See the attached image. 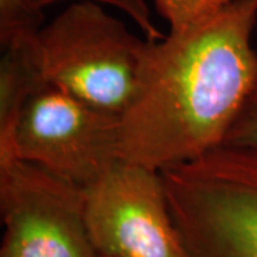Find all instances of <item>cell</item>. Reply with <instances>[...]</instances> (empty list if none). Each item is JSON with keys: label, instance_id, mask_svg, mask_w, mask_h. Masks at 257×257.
<instances>
[{"label": "cell", "instance_id": "4fadbf2b", "mask_svg": "<svg viewBox=\"0 0 257 257\" xmlns=\"http://www.w3.org/2000/svg\"><path fill=\"white\" fill-rule=\"evenodd\" d=\"M99 257H104V256H99Z\"/></svg>", "mask_w": 257, "mask_h": 257}, {"label": "cell", "instance_id": "52a82bcc", "mask_svg": "<svg viewBox=\"0 0 257 257\" xmlns=\"http://www.w3.org/2000/svg\"><path fill=\"white\" fill-rule=\"evenodd\" d=\"M43 80L36 55V40L3 49L0 62V165L10 160L20 113L30 94Z\"/></svg>", "mask_w": 257, "mask_h": 257}, {"label": "cell", "instance_id": "9c48e42d", "mask_svg": "<svg viewBox=\"0 0 257 257\" xmlns=\"http://www.w3.org/2000/svg\"><path fill=\"white\" fill-rule=\"evenodd\" d=\"M157 13L167 20L170 33H182L214 18L231 0H153Z\"/></svg>", "mask_w": 257, "mask_h": 257}, {"label": "cell", "instance_id": "8fae6325", "mask_svg": "<svg viewBox=\"0 0 257 257\" xmlns=\"http://www.w3.org/2000/svg\"><path fill=\"white\" fill-rule=\"evenodd\" d=\"M223 145L257 147V86L233 123Z\"/></svg>", "mask_w": 257, "mask_h": 257}, {"label": "cell", "instance_id": "30bf717a", "mask_svg": "<svg viewBox=\"0 0 257 257\" xmlns=\"http://www.w3.org/2000/svg\"><path fill=\"white\" fill-rule=\"evenodd\" d=\"M56 2H59V0H39V3L43 8H46L50 3H56ZM80 2H93V3H99V5H109V6L121 10L124 15H127L128 18L138 25L139 29L143 32L145 39L150 40V42H157V40H162L165 37L160 33V30L156 28L146 0H80Z\"/></svg>", "mask_w": 257, "mask_h": 257}, {"label": "cell", "instance_id": "ba28073f", "mask_svg": "<svg viewBox=\"0 0 257 257\" xmlns=\"http://www.w3.org/2000/svg\"><path fill=\"white\" fill-rule=\"evenodd\" d=\"M43 6L39 0H0L2 50L35 42L43 26Z\"/></svg>", "mask_w": 257, "mask_h": 257}, {"label": "cell", "instance_id": "6da1fadb", "mask_svg": "<svg viewBox=\"0 0 257 257\" xmlns=\"http://www.w3.org/2000/svg\"><path fill=\"white\" fill-rule=\"evenodd\" d=\"M254 0L149 42L133 97L120 116V157L165 170L221 146L257 86Z\"/></svg>", "mask_w": 257, "mask_h": 257}, {"label": "cell", "instance_id": "5b68a950", "mask_svg": "<svg viewBox=\"0 0 257 257\" xmlns=\"http://www.w3.org/2000/svg\"><path fill=\"white\" fill-rule=\"evenodd\" d=\"M0 257H99L84 217V190L40 166L0 165Z\"/></svg>", "mask_w": 257, "mask_h": 257}, {"label": "cell", "instance_id": "277c9868", "mask_svg": "<svg viewBox=\"0 0 257 257\" xmlns=\"http://www.w3.org/2000/svg\"><path fill=\"white\" fill-rule=\"evenodd\" d=\"M16 159L86 189L121 160L120 116L43 80L18 120L9 162Z\"/></svg>", "mask_w": 257, "mask_h": 257}, {"label": "cell", "instance_id": "7a4b0ae2", "mask_svg": "<svg viewBox=\"0 0 257 257\" xmlns=\"http://www.w3.org/2000/svg\"><path fill=\"white\" fill-rule=\"evenodd\" d=\"M162 179L187 257H257V147L221 145Z\"/></svg>", "mask_w": 257, "mask_h": 257}, {"label": "cell", "instance_id": "7c38bea8", "mask_svg": "<svg viewBox=\"0 0 257 257\" xmlns=\"http://www.w3.org/2000/svg\"><path fill=\"white\" fill-rule=\"evenodd\" d=\"M254 2H256V5H257V0H254Z\"/></svg>", "mask_w": 257, "mask_h": 257}, {"label": "cell", "instance_id": "3957f363", "mask_svg": "<svg viewBox=\"0 0 257 257\" xmlns=\"http://www.w3.org/2000/svg\"><path fill=\"white\" fill-rule=\"evenodd\" d=\"M149 42L99 3L77 2L40 30L36 55L46 82L121 116L136 90Z\"/></svg>", "mask_w": 257, "mask_h": 257}, {"label": "cell", "instance_id": "8992f818", "mask_svg": "<svg viewBox=\"0 0 257 257\" xmlns=\"http://www.w3.org/2000/svg\"><path fill=\"white\" fill-rule=\"evenodd\" d=\"M84 190V217L99 256L187 257L159 170L120 160Z\"/></svg>", "mask_w": 257, "mask_h": 257}]
</instances>
